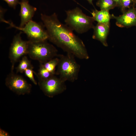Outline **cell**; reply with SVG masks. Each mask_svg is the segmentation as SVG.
Here are the masks:
<instances>
[{
    "label": "cell",
    "mask_w": 136,
    "mask_h": 136,
    "mask_svg": "<svg viewBox=\"0 0 136 136\" xmlns=\"http://www.w3.org/2000/svg\"><path fill=\"white\" fill-rule=\"evenodd\" d=\"M0 135L1 136H9L10 135L7 132L1 129H0Z\"/></svg>",
    "instance_id": "d6986e66"
},
{
    "label": "cell",
    "mask_w": 136,
    "mask_h": 136,
    "mask_svg": "<svg viewBox=\"0 0 136 136\" xmlns=\"http://www.w3.org/2000/svg\"><path fill=\"white\" fill-rule=\"evenodd\" d=\"M110 28V23H97L93 28L92 38L100 41L104 46H107V40Z\"/></svg>",
    "instance_id": "8fae6325"
},
{
    "label": "cell",
    "mask_w": 136,
    "mask_h": 136,
    "mask_svg": "<svg viewBox=\"0 0 136 136\" xmlns=\"http://www.w3.org/2000/svg\"><path fill=\"white\" fill-rule=\"evenodd\" d=\"M33 68H30L26 69L24 72L25 75L31 80L35 84L37 85V83L35 80L33 76L35 72L33 70Z\"/></svg>",
    "instance_id": "e0dca14e"
},
{
    "label": "cell",
    "mask_w": 136,
    "mask_h": 136,
    "mask_svg": "<svg viewBox=\"0 0 136 136\" xmlns=\"http://www.w3.org/2000/svg\"><path fill=\"white\" fill-rule=\"evenodd\" d=\"M29 41L27 54L32 59L43 63L57 57L58 51L47 40L37 42Z\"/></svg>",
    "instance_id": "277c9868"
},
{
    "label": "cell",
    "mask_w": 136,
    "mask_h": 136,
    "mask_svg": "<svg viewBox=\"0 0 136 136\" xmlns=\"http://www.w3.org/2000/svg\"><path fill=\"white\" fill-rule=\"evenodd\" d=\"M91 13L94 21H96L98 23H110V20L112 19V15L110 14L109 11L107 10L98 11L95 9Z\"/></svg>",
    "instance_id": "7c38bea8"
},
{
    "label": "cell",
    "mask_w": 136,
    "mask_h": 136,
    "mask_svg": "<svg viewBox=\"0 0 136 136\" xmlns=\"http://www.w3.org/2000/svg\"><path fill=\"white\" fill-rule=\"evenodd\" d=\"M5 84L11 90L18 95L29 94L32 88L29 83L21 76L11 71L5 80Z\"/></svg>",
    "instance_id": "52a82bcc"
},
{
    "label": "cell",
    "mask_w": 136,
    "mask_h": 136,
    "mask_svg": "<svg viewBox=\"0 0 136 136\" xmlns=\"http://www.w3.org/2000/svg\"><path fill=\"white\" fill-rule=\"evenodd\" d=\"M58 62L56 75L63 81L73 82L78 78L80 66L76 61L75 57L67 54L66 55L58 54Z\"/></svg>",
    "instance_id": "3957f363"
},
{
    "label": "cell",
    "mask_w": 136,
    "mask_h": 136,
    "mask_svg": "<svg viewBox=\"0 0 136 136\" xmlns=\"http://www.w3.org/2000/svg\"><path fill=\"white\" fill-rule=\"evenodd\" d=\"M41 16L50 42L75 57L81 59H89L82 41L67 25L60 22L55 13L50 15L41 14Z\"/></svg>",
    "instance_id": "6da1fadb"
},
{
    "label": "cell",
    "mask_w": 136,
    "mask_h": 136,
    "mask_svg": "<svg viewBox=\"0 0 136 136\" xmlns=\"http://www.w3.org/2000/svg\"><path fill=\"white\" fill-rule=\"evenodd\" d=\"M19 4L20 6L19 16L21 18L19 27H22L32 20L37 9L31 6L27 0H21Z\"/></svg>",
    "instance_id": "30bf717a"
},
{
    "label": "cell",
    "mask_w": 136,
    "mask_h": 136,
    "mask_svg": "<svg viewBox=\"0 0 136 136\" xmlns=\"http://www.w3.org/2000/svg\"><path fill=\"white\" fill-rule=\"evenodd\" d=\"M6 2L9 6L14 9H16V6L19 4V0H3Z\"/></svg>",
    "instance_id": "ac0fdd59"
},
{
    "label": "cell",
    "mask_w": 136,
    "mask_h": 136,
    "mask_svg": "<svg viewBox=\"0 0 136 136\" xmlns=\"http://www.w3.org/2000/svg\"><path fill=\"white\" fill-rule=\"evenodd\" d=\"M87 0L88 2L90 4L92 5H93V1L94 0Z\"/></svg>",
    "instance_id": "7402d4cb"
},
{
    "label": "cell",
    "mask_w": 136,
    "mask_h": 136,
    "mask_svg": "<svg viewBox=\"0 0 136 136\" xmlns=\"http://www.w3.org/2000/svg\"><path fill=\"white\" fill-rule=\"evenodd\" d=\"M96 5L100 10L108 11L117 7L116 4L113 0H98Z\"/></svg>",
    "instance_id": "5bb4252c"
},
{
    "label": "cell",
    "mask_w": 136,
    "mask_h": 136,
    "mask_svg": "<svg viewBox=\"0 0 136 136\" xmlns=\"http://www.w3.org/2000/svg\"><path fill=\"white\" fill-rule=\"evenodd\" d=\"M6 23L12 27L23 32L27 36L29 41L37 42L47 40L48 36L44 24L37 23L32 20L29 21L22 27L14 25L12 23L6 21Z\"/></svg>",
    "instance_id": "5b68a950"
},
{
    "label": "cell",
    "mask_w": 136,
    "mask_h": 136,
    "mask_svg": "<svg viewBox=\"0 0 136 136\" xmlns=\"http://www.w3.org/2000/svg\"><path fill=\"white\" fill-rule=\"evenodd\" d=\"M116 4L117 7L121 8V0H113Z\"/></svg>",
    "instance_id": "ffe728a7"
},
{
    "label": "cell",
    "mask_w": 136,
    "mask_h": 136,
    "mask_svg": "<svg viewBox=\"0 0 136 136\" xmlns=\"http://www.w3.org/2000/svg\"><path fill=\"white\" fill-rule=\"evenodd\" d=\"M65 12L66 17L64 22L73 31L82 34L93 29L94 21L92 17L84 14L79 8L77 7Z\"/></svg>",
    "instance_id": "7a4b0ae2"
},
{
    "label": "cell",
    "mask_w": 136,
    "mask_h": 136,
    "mask_svg": "<svg viewBox=\"0 0 136 136\" xmlns=\"http://www.w3.org/2000/svg\"><path fill=\"white\" fill-rule=\"evenodd\" d=\"M65 82L54 75L45 80H38V84L40 88L46 95L52 97L66 90Z\"/></svg>",
    "instance_id": "ba28073f"
},
{
    "label": "cell",
    "mask_w": 136,
    "mask_h": 136,
    "mask_svg": "<svg viewBox=\"0 0 136 136\" xmlns=\"http://www.w3.org/2000/svg\"><path fill=\"white\" fill-rule=\"evenodd\" d=\"M20 31L13 37L9 49V57L11 64V70L13 71L15 63L22 57L27 54L29 41L22 38Z\"/></svg>",
    "instance_id": "8992f818"
},
{
    "label": "cell",
    "mask_w": 136,
    "mask_h": 136,
    "mask_svg": "<svg viewBox=\"0 0 136 136\" xmlns=\"http://www.w3.org/2000/svg\"><path fill=\"white\" fill-rule=\"evenodd\" d=\"M132 7H133L132 0H121V7L120 8L123 13Z\"/></svg>",
    "instance_id": "2e32d148"
},
{
    "label": "cell",
    "mask_w": 136,
    "mask_h": 136,
    "mask_svg": "<svg viewBox=\"0 0 136 136\" xmlns=\"http://www.w3.org/2000/svg\"><path fill=\"white\" fill-rule=\"evenodd\" d=\"M38 80H44L54 76L47 70L42 63H40V67L37 74L35 72Z\"/></svg>",
    "instance_id": "9a60e30c"
},
{
    "label": "cell",
    "mask_w": 136,
    "mask_h": 136,
    "mask_svg": "<svg viewBox=\"0 0 136 136\" xmlns=\"http://www.w3.org/2000/svg\"><path fill=\"white\" fill-rule=\"evenodd\" d=\"M112 15V19L116 20V25L119 27L136 26V7L131 8L119 16Z\"/></svg>",
    "instance_id": "9c48e42d"
},
{
    "label": "cell",
    "mask_w": 136,
    "mask_h": 136,
    "mask_svg": "<svg viewBox=\"0 0 136 136\" xmlns=\"http://www.w3.org/2000/svg\"><path fill=\"white\" fill-rule=\"evenodd\" d=\"M133 2V7H136V0H132Z\"/></svg>",
    "instance_id": "44dd1931"
},
{
    "label": "cell",
    "mask_w": 136,
    "mask_h": 136,
    "mask_svg": "<svg viewBox=\"0 0 136 136\" xmlns=\"http://www.w3.org/2000/svg\"><path fill=\"white\" fill-rule=\"evenodd\" d=\"M33 68L32 65L25 55L22 57L21 60L16 68L17 73H22L28 68Z\"/></svg>",
    "instance_id": "4fadbf2b"
},
{
    "label": "cell",
    "mask_w": 136,
    "mask_h": 136,
    "mask_svg": "<svg viewBox=\"0 0 136 136\" xmlns=\"http://www.w3.org/2000/svg\"><path fill=\"white\" fill-rule=\"evenodd\" d=\"M73 0L75 2H77L76 1H75V0Z\"/></svg>",
    "instance_id": "603a6c76"
}]
</instances>
